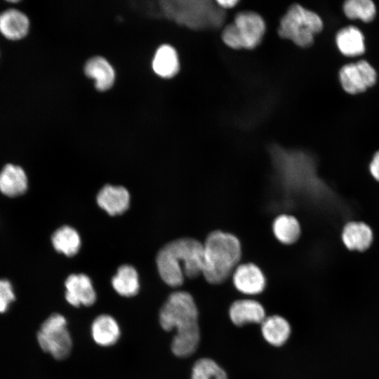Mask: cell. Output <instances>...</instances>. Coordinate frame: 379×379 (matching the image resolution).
<instances>
[{
    "label": "cell",
    "mask_w": 379,
    "mask_h": 379,
    "mask_svg": "<svg viewBox=\"0 0 379 379\" xmlns=\"http://www.w3.org/2000/svg\"><path fill=\"white\" fill-rule=\"evenodd\" d=\"M159 323L166 331L176 329L171 343L175 355L187 357L196 351L200 340L198 310L188 292L176 291L168 296L161 308Z\"/></svg>",
    "instance_id": "obj_1"
},
{
    "label": "cell",
    "mask_w": 379,
    "mask_h": 379,
    "mask_svg": "<svg viewBox=\"0 0 379 379\" xmlns=\"http://www.w3.org/2000/svg\"><path fill=\"white\" fill-rule=\"evenodd\" d=\"M204 244L193 238H180L166 244L157 255V265L162 280L177 287L184 276L195 278L202 274Z\"/></svg>",
    "instance_id": "obj_2"
},
{
    "label": "cell",
    "mask_w": 379,
    "mask_h": 379,
    "mask_svg": "<svg viewBox=\"0 0 379 379\" xmlns=\"http://www.w3.org/2000/svg\"><path fill=\"white\" fill-rule=\"evenodd\" d=\"M202 274L212 284L224 282L237 267L241 255L239 240L234 235L215 230L204 244Z\"/></svg>",
    "instance_id": "obj_3"
},
{
    "label": "cell",
    "mask_w": 379,
    "mask_h": 379,
    "mask_svg": "<svg viewBox=\"0 0 379 379\" xmlns=\"http://www.w3.org/2000/svg\"><path fill=\"white\" fill-rule=\"evenodd\" d=\"M166 15L176 22L197 30L215 29L225 19V10L217 3L206 0L164 1Z\"/></svg>",
    "instance_id": "obj_4"
},
{
    "label": "cell",
    "mask_w": 379,
    "mask_h": 379,
    "mask_svg": "<svg viewBox=\"0 0 379 379\" xmlns=\"http://www.w3.org/2000/svg\"><path fill=\"white\" fill-rule=\"evenodd\" d=\"M322 29L323 21L317 13L295 4L281 18L278 33L281 38L306 48L312 44L314 36Z\"/></svg>",
    "instance_id": "obj_5"
},
{
    "label": "cell",
    "mask_w": 379,
    "mask_h": 379,
    "mask_svg": "<svg viewBox=\"0 0 379 379\" xmlns=\"http://www.w3.org/2000/svg\"><path fill=\"white\" fill-rule=\"evenodd\" d=\"M262 18L253 11H242L237 14L234 21L222 32L223 42L236 50H251L257 47L265 33Z\"/></svg>",
    "instance_id": "obj_6"
},
{
    "label": "cell",
    "mask_w": 379,
    "mask_h": 379,
    "mask_svg": "<svg viewBox=\"0 0 379 379\" xmlns=\"http://www.w3.org/2000/svg\"><path fill=\"white\" fill-rule=\"evenodd\" d=\"M36 338L41 350L55 359H65L71 352L72 338L67 321L60 314H53L43 322Z\"/></svg>",
    "instance_id": "obj_7"
},
{
    "label": "cell",
    "mask_w": 379,
    "mask_h": 379,
    "mask_svg": "<svg viewBox=\"0 0 379 379\" xmlns=\"http://www.w3.org/2000/svg\"><path fill=\"white\" fill-rule=\"evenodd\" d=\"M339 79L345 92L357 94L375 84L377 72L368 61L360 60L344 65L339 71Z\"/></svg>",
    "instance_id": "obj_8"
},
{
    "label": "cell",
    "mask_w": 379,
    "mask_h": 379,
    "mask_svg": "<svg viewBox=\"0 0 379 379\" xmlns=\"http://www.w3.org/2000/svg\"><path fill=\"white\" fill-rule=\"evenodd\" d=\"M67 301L74 307L91 306L96 300V293L91 279L86 274H71L65 282Z\"/></svg>",
    "instance_id": "obj_9"
},
{
    "label": "cell",
    "mask_w": 379,
    "mask_h": 379,
    "mask_svg": "<svg viewBox=\"0 0 379 379\" xmlns=\"http://www.w3.org/2000/svg\"><path fill=\"white\" fill-rule=\"evenodd\" d=\"M235 288L246 295L261 293L266 286V279L262 270L255 264L245 263L238 265L233 272Z\"/></svg>",
    "instance_id": "obj_10"
},
{
    "label": "cell",
    "mask_w": 379,
    "mask_h": 379,
    "mask_svg": "<svg viewBox=\"0 0 379 379\" xmlns=\"http://www.w3.org/2000/svg\"><path fill=\"white\" fill-rule=\"evenodd\" d=\"M341 239L347 250L364 252L371 246L373 234L371 228L365 222L350 221L344 225Z\"/></svg>",
    "instance_id": "obj_11"
},
{
    "label": "cell",
    "mask_w": 379,
    "mask_h": 379,
    "mask_svg": "<svg viewBox=\"0 0 379 379\" xmlns=\"http://www.w3.org/2000/svg\"><path fill=\"white\" fill-rule=\"evenodd\" d=\"M97 203L111 215L121 214L129 206L130 195L124 187L107 185L98 192Z\"/></svg>",
    "instance_id": "obj_12"
},
{
    "label": "cell",
    "mask_w": 379,
    "mask_h": 379,
    "mask_svg": "<svg viewBox=\"0 0 379 379\" xmlns=\"http://www.w3.org/2000/svg\"><path fill=\"white\" fill-rule=\"evenodd\" d=\"M229 315L232 322L239 326L248 323L262 324L266 318L262 305L250 299L234 301L230 307Z\"/></svg>",
    "instance_id": "obj_13"
},
{
    "label": "cell",
    "mask_w": 379,
    "mask_h": 379,
    "mask_svg": "<svg viewBox=\"0 0 379 379\" xmlns=\"http://www.w3.org/2000/svg\"><path fill=\"white\" fill-rule=\"evenodd\" d=\"M28 180L25 171L20 166L8 164L0 172V192L5 196L15 197L27 190Z\"/></svg>",
    "instance_id": "obj_14"
},
{
    "label": "cell",
    "mask_w": 379,
    "mask_h": 379,
    "mask_svg": "<svg viewBox=\"0 0 379 379\" xmlns=\"http://www.w3.org/2000/svg\"><path fill=\"white\" fill-rule=\"evenodd\" d=\"M29 28L27 16L19 10L11 8L0 14V32L8 39H22L27 35Z\"/></svg>",
    "instance_id": "obj_15"
},
{
    "label": "cell",
    "mask_w": 379,
    "mask_h": 379,
    "mask_svg": "<svg viewBox=\"0 0 379 379\" xmlns=\"http://www.w3.org/2000/svg\"><path fill=\"white\" fill-rule=\"evenodd\" d=\"M364 36L354 26H347L340 29L335 36V43L341 53L348 57H355L365 52Z\"/></svg>",
    "instance_id": "obj_16"
},
{
    "label": "cell",
    "mask_w": 379,
    "mask_h": 379,
    "mask_svg": "<svg viewBox=\"0 0 379 379\" xmlns=\"http://www.w3.org/2000/svg\"><path fill=\"white\" fill-rule=\"evenodd\" d=\"M94 341L101 346H110L120 337V328L117 321L111 316L101 314L96 317L91 326Z\"/></svg>",
    "instance_id": "obj_17"
},
{
    "label": "cell",
    "mask_w": 379,
    "mask_h": 379,
    "mask_svg": "<svg viewBox=\"0 0 379 379\" xmlns=\"http://www.w3.org/2000/svg\"><path fill=\"white\" fill-rule=\"evenodd\" d=\"M84 71L86 76L95 80V86L99 91H106L114 84V70L103 58L95 57L89 60Z\"/></svg>",
    "instance_id": "obj_18"
},
{
    "label": "cell",
    "mask_w": 379,
    "mask_h": 379,
    "mask_svg": "<svg viewBox=\"0 0 379 379\" xmlns=\"http://www.w3.org/2000/svg\"><path fill=\"white\" fill-rule=\"evenodd\" d=\"M261 331L265 340L276 347L281 346L288 339L291 326L288 321L279 315L267 317L262 322Z\"/></svg>",
    "instance_id": "obj_19"
},
{
    "label": "cell",
    "mask_w": 379,
    "mask_h": 379,
    "mask_svg": "<svg viewBox=\"0 0 379 379\" xmlns=\"http://www.w3.org/2000/svg\"><path fill=\"white\" fill-rule=\"evenodd\" d=\"M152 67L159 77H174L180 68L178 56L175 48L167 44L160 46L154 57Z\"/></svg>",
    "instance_id": "obj_20"
},
{
    "label": "cell",
    "mask_w": 379,
    "mask_h": 379,
    "mask_svg": "<svg viewBox=\"0 0 379 379\" xmlns=\"http://www.w3.org/2000/svg\"><path fill=\"white\" fill-rule=\"evenodd\" d=\"M275 237L282 244H293L301 235V226L298 219L291 215L282 214L275 218L272 224Z\"/></svg>",
    "instance_id": "obj_21"
},
{
    "label": "cell",
    "mask_w": 379,
    "mask_h": 379,
    "mask_svg": "<svg viewBox=\"0 0 379 379\" xmlns=\"http://www.w3.org/2000/svg\"><path fill=\"white\" fill-rule=\"evenodd\" d=\"M114 289L120 295L132 297L139 291L138 275L135 269L128 265L119 267L117 274L112 279Z\"/></svg>",
    "instance_id": "obj_22"
},
{
    "label": "cell",
    "mask_w": 379,
    "mask_h": 379,
    "mask_svg": "<svg viewBox=\"0 0 379 379\" xmlns=\"http://www.w3.org/2000/svg\"><path fill=\"white\" fill-rule=\"evenodd\" d=\"M51 241L54 248L67 256H73L77 253L81 239L78 232L69 226H62L53 234Z\"/></svg>",
    "instance_id": "obj_23"
},
{
    "label": "cell",
    "mask_w": 379,
    "mask_h": 379,
    "mask_svg": "<svg viewBox=\"0 0 379 379\" xmlns=\"http://www.w3.org/2000/svg\"><path fill=\"white\" fill-rule=\"evenodd\" d=\"M345 15L350 19H359L365 22L372 21L376 7L371 0H347L343 6Z\"/></svg>",
    "instance_id": "obj_24"
},
{
    "label": "cell",
    "mask_w": 379,
    "mask_h": 379,
    "mask_svg": "<svg viewBox=\"0 0 379 379\" xmlns=\"http://www.w3.org/2000/svg\"><path fill=\"white\" fill-rule=\"evenodd\" d=\"M191 379H227L225 371L213 359L202 358L194 364Z\"/></svg>",
    "instance_id": "obj_25"
},
{
    "label": "cell",
    "mask_w": 379,
    "mask_h": 379,
    "mask_svg": "<svg viewBox=\"0 0 379 379\" xmlns=\"http://www.w3.org/2000/svg\"><path fill=\"white\" fill-rule=\"evenodd\" d=\"M15 299L14 289L10 281L0 279V314L6 312Z\"/></svg>",
    "instance_id": "obj_26"
},
{
    "label": "cell",
    "mask_w": 379,
    "mask_h": 379,
    "mask_svg": "<svg viewBox=\"0 0 379 379\" xmlns=\"http://www.w3.org/2000/svg\"><path fill=\"white\" fill-rule=\"evenodd\" d=\"M368 170L373 178L379 182V150L374 153L369 164Z\"/></svg>",
    "instance_id": "obj_27"
},
{
    "label": "cell",
    "mask_w": 379,
    "mask_h": 379,
    "mask_svg": "<svg viewBox=\"0 0 379 379\" xmlns=\"http://www.w3.org/2000/svg\"><path fill=\"white\" fill-rule=\"evenodd\" d=\"M217 4L223 10L227 9V8H232L234 7L237 4L239 3L238 1L236 0H220L215 1Z\"/></svg>",
    "instance_id": "obj_28"
}]
</instances>
